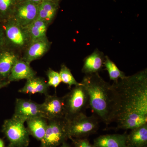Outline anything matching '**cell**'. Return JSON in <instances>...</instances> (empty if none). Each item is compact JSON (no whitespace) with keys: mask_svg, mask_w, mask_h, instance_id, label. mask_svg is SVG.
Returning <instances> with one entry per match:
<instances>
[{"mask_svg":"<svg viewBox=\"0 0 147 147\" xmlns=\"http://www.w3.org/2000/svg\"><path fill=\"white\" fill-rule=\"evenodd\" d=\"M119 99L117 128L132 129L147 123V69L113 84Z\"/></svg>","mask_w":147,"mask_h":147,"instance_id":"cell-1","label":"cell"},{"mask_svg":"<svg viewBox=\"0 0 147 147\" xmlns=\"http://www.w3.org/2000/svg\"><path fill=\"white\" fill-rule=\"evenodd\" d=\"M81 83L88 92L90 108L95 115L107 125L115 121L119 99L113 85L105 82L98 73L85 75Z\"/></svg>","mask_w":147,"mask_h":147,"instance_id":"cell-2","label":"cell"},{"mask_svg":"<svg viewBox=\"0 0 147 147\" xmlns=\"http://www.w3.org/2000/svg\"><path fill=\"white\" fill-rule=\"evenodd\" d=\"M63 98L65 110V118L67 120L85 114L86 110L90 108L88 94L82 84L75 86Z\"/></svg>","mask_w":147,"mask_h":147,"instance_id":"cell-3","label":"cell"},{"mask_svg":"<svg viewBox=\"0 0 147 147\" xmlns=\"http://www.w3.org/2000/svg\"><path fill=\"white\" fill-rule=\"evenodd\" d=\"M25 122L12 117L5 120L2 131L8 140V147H27L30 143L29 134Z\"/></svg>","mask_w":147,"mask_h":147,"instance_id":"cell-4","label":"cell"},{"mask_svg":"<svg viewBox=\"0 0 147 147\" xmlns=\"http://www.w3.org/2000/svg\"><path fill=\"white\" fill-rule=\"evenodd\" d=\"M98 119L95 115L87 116L83 114L67 120V132L70 138H86L98 129Z\"/></svg>","mask_w":147,"mask_h":147,"instance_id":"cell-5","label":"cell"},{"mask_svg":"<svg viewBox=\"0 0 147 147\" xmlns=\"http://www.w3.org/2000/svg\"><path fill=\"white\" fill-rule=\"evenodd\" d=\"M3 29L7 45L9 48L18 53L25 51L31 42L26 29L9 18L6 21Z\"/></svg>","mask_w":147,"mask_h":147,"instance_id":"cell-6","label":"cell"},{"mask_svg":"<svg viewBox=\"0 0 147 147\" xmlns=\"http://www.w3.org/2000/svg\"><path fill=\"white\" fill-rule=\"evenodd\" d=\"M48 121L45 134L40 141V147H57L69 139L67 120L65 118Z\"/></svg>","mask_w":147,"mask_h":147,"instance_id":"cell-7","label":"cell"},{"mask_svg":"<svg viewBox=\"0 0 147 147\" xmlns=\"http://www.w3.org/2000/svg\"><path fill=\"white\" fill-rule=\"evenodd\" d=\"M38 5L30 2H19L15 6L10 18L26 28L36 19Z\"/></svg>","mask_w":147,"mask_h":147,"instance_id":"cell-8","label":"cell"},{"mask_svg":"<svg viewBox=\"0 0 147 147\" xmlns=\"http://www.w3.org/2000/svg\"><path fill=\"white\" fill-rule=\"evenodd\" d=\"M41 116L47 120L65 118V110L63 97L56 94L46 96L44 102L40 104Z\"/></svg>","mask_w":147,"mask_h":147,"instance_id":"cell-9","label":"cell"},{"mask_svg":"<svg viewBox=\"0 0 147 147\" xmlns=\"http://www.w3.org/2000/svg\"><path fill=\"white\" fill-rule=\"evenodd\" d=\"M41 116L40 104L31 99L16 98L12 117L25 121L35 117Z\"/></svg>","mask_w":147,"mask_h":147,"instance_id":"cell-10","label":"cell"},{"mask_svg":"<svg viewBox=\"0 0 147 147\" xmlns=\"http://www.w3.org/2000/svg\"><path fill=\"white\" fill-rule=\"evenodd\" d=\"M51 44L47 36L33 40L24 51L21 59L30 64L42 57L50 50Z\"/></svg>","mask_w":147,"mask_h":147,"instance_id":"cell-11","label":"cell"},{"mask_svg":"<svg viewBox=\"0 0 147 147\" xmlns=\"http://www.w3.org/2000/svg\"><path fill=\"white\" fill-rule=\"evenodd\" d=\"M20 58L18 53L10 48L0 52V82L7 81L13 66Z\"/></svg>","mask_w":147,"mask_h":147,"instance_id":"cell-12","label":"cell"},{"mask_svg":"<svg viewBox=\"0 0 147 147\" xmlns=\"http://www.w3.org/2000/svg\"><path fill=\"white\" fill-rule=\"evenodd\" d=\"M36 71L32 68L30 63L20 58L13 66L7 81L10 83L23 79L27 80L36 76Z\"/></svg>","mask_w":147,"mask_h":147,"instance_id":"cell-13","label":"cell"},{"mask_svg":"<svg viewBox=\"0 0 147 147\" xmlns=\"http://www.w3.org/2000/svg\"><path fill=\"white\" fill-rule=\"evenodd\" d=\"M105 57L102 52L96 49L84 59L82 72L86 75L99 73L104 66Z\"/></svg>","mask_w":147,"mask_h":147,"instance_id":"cell-14","label":"cell"},{"mask_svg":"<svg viewBox=\"0 0 147 147\" xmlns=\"http://www.w3.org/2000/svg\"><path fill=\"white\" fill-rule=\"evenodd\" d=\"M127 134H112L101 135L94 142V147H127Z\"/></svg>","mask_w":147,"mask_h":147,"instance_id":"cell-15","label":"cell"},{"mask_svg":"<svg viewBox=\"0 0 147 147\" xmlns=\"http://www.w3.org/2000/svg\"><path fill=\"white\" fill-rule=\"evenodd\" d=\"M26 122L29 135L40 142L45 134L48 123L47 120L39 116L29 119Z\"/></svg>","mask_w":147,"mask_h":147,"instance_id":"cell-16","label":"cell"},{"mask_svg":"<svg viewBox=\"0 0 147 147\" xmlns=\"http://www.w3.org/2000/svg\"><path fill=\"white\" fill-rule=\"evenodd\" d=\"M49 87L45 79L36 76L27 80L24 86L20 89L18 92L28 94L39 93L46 96L48 94Z\"/></svg>","mask_w":147,"mask_h":147,"instance_id":"cell-17","label":"cell"},{"mask_svg":"<svg viewBox=\"0 0 147 147\" xmlns=\"http://www.w3.org/2000/svg\"><path fill=\"white\" fill-rule=\"evenodd\" d=\"M131 130L127 134V147H141L147 145V123Z\"/></svg>","mask_w":147,"mask_h":147,"instance_id":"cell-18","label":"cell"},{"mask_svg":"<svg viewBox=\"0 0 147 147\" xmlns=\"http://www.w3.org/2000/svg\"><path fill=\"white\" fill-rule=\"evenodd\" d=\"M59 7V4L49 0H44L38 5L36 19L45 21L49 25L55 18Z\"/></svg>","mask_w":147,"mask_h":147,"instance_id":"cell-19","label":"cell"},{"mask_svg":"<svg viewBox=\"0 0 147 147\" xmlns=\"http://www.w3.org/2000/svg\"><path fill=\"white\" fill-rule=\"evenodd\" d=\"M49 25L45 21L36 19L26 27L31 42L33 40L47 36L46 34Z\"/></svg>","mask_w":147,"mask_h":147,"instance_id":"cell-20","label":"cell"},{"mask_svg":"<svg viewBox=\"0 0 147 147\" xmlns=\"http://www.w3.org/2000/svg\"><path fill=\"white\" fill-rule=\"evenodd\" d=\"M103 66L108 71L110 80L115 83L117 82L120 79H123L126 76L123 71L119 69L117 65L108 56H105Z\"/></svg>","mask_w":147,"mask_h":147,"instance_id":"cell-21","label":"cell"},{"mask_svg":"<svg viewBox=\"0 0 147 147\" xmlns=\"http://www.w3.org/2000/svg\"><path fill=\"white\" fill-rule=\"evenodd\" d=\"M59 73L61 82L68 85L69 88H71L72 86H77L82 84V83H79L76 81L69 69L64 64L61 65Z\"/></svg>","mask_w":147,"mask_h":147,"instance_id":"cell-22","label":"cell"},{"mask_svg":"<svg viewBox=\"0 0 147 147\" xmlns=\"http://www.w3.org/2000/svg\"><path fill=\"white\" fill-rule=\"evenodd\" d=\"M18 0H0V13L5 17L6 21L10 18Z\"/></svg>","mask_w":147,"mask_h":147,"instance_id":"cell-23","label":"cell"},{"mask_svg":"<svg viewBox=\"0 0 147 147\" xmlns=\"http://www.w3.org/2000/svg\"><path fill=\"white\" fill-rule=\"evenodd\" d=\"M48 81L47 84L49 87H52L56 89L61 82L59 73L51 68L47 70L46 73Z\"/></svg>","mask_w":147,"mask_h":147,"instance_id":"cell-24","label":"cell"},{"mask_svg":"<svg viewBox=\"0 0 147 147\" xmlns=\"http://www.w3.org/2000/svg\"><path fill=\"white\" fill-rule=\"evenodd\" d=\"M70 139L72 141L74 147H94L87 138H70Z\"/></svg>","mask_w":147,"mask_h":147,"instance_id":"cell-25","label":"cell"},{"mask_svg":"<svg viewBox=\"0 0 147 147\" xmlns=\"http://www.w3.org/2000/svg\"><path fill=\"white\" fill-rule=\"evenodd\" d=\"M5 44L7 43L4 29L0 28V50H1V48Z\"/></svg>","mask_w":147,"mask_h":147,"instance_id":"cell-26","label":"cell"},{"mask_svg":"<svg viewBox=\"0 0 147 147\" xmlns=\"http://www.w3.org/2000/svg\"><path fill=\"white\" fill-rule=\"evenodd\" d=\"M44 0H18V2H30L34 3L36 4L39 5Z\"/></svg>","mask_w":147,"mask_h":147,"instance_id":"cell-27","label":"cell"},{"mask_svg":"<svg viewBox=\"0 0 147 147\" xmlns=\"http://www.w3.org/2000/svg\"><path fill=\"white\" fill-rule=\"evenodd\" d=\"M10 83V82H9L8 81L0 82V89H1L2 88L7 86Z\"/></svg>","mask_w":147,"mask_h":147,"instance_id":"cell-28","label":"cell"},{"mask_svg":"<svg viewBox=\"0 0 147 147\" xmlns=\"http://www.w3.org/2000/svg\"><path fill=\"white\" fill-rule=\"evenodd\" d=\"M59 147H71L69 146V145L68 144H67L65 142V143H63Z\"/></svg>","mask_w":147,"mask_h":147,"instance_id":"cell-29","label":"cell"},{"mask_svg":"<svg viewBox=\"0 0 147 147\" xmlns=\"http://www.w3.org/2000/svg\"><path fill=\"white\" fill-rule=\"evenodd\" d=\"M0 147H5L4 143L1 138H0Z\"/></svg>","mask_w":147,"mask_h":147,"instance_id":"cell-30","label":"cell"},{"mask_svg":"<svg viewBox=\"0 0 147 147\" xmlns=\"http://www.w3.org/2000/svg\"><path fill=\"white\" fill-rule=\"evenodd\" d=\"M49 1H52L54 2L57 3H59L60 1V0H49Z\"/></svg>","mask_w":147,"mask_h":147,"instance_id":"cell-31","label":"cell"},{"mask_svg":"<svg viewBox=\"0 0 147 147\" xmlns=\"http://www.w3.org/2000/svg\"><path fill=\"white\" fill-rule=\"evenodd\" d=\"M141 147H147V145H145L144 146H143Z\"/></svg>","mask_w":147,"mask_h":147,"instance_id":"cell-32","label":"cell"}]
</instances>
